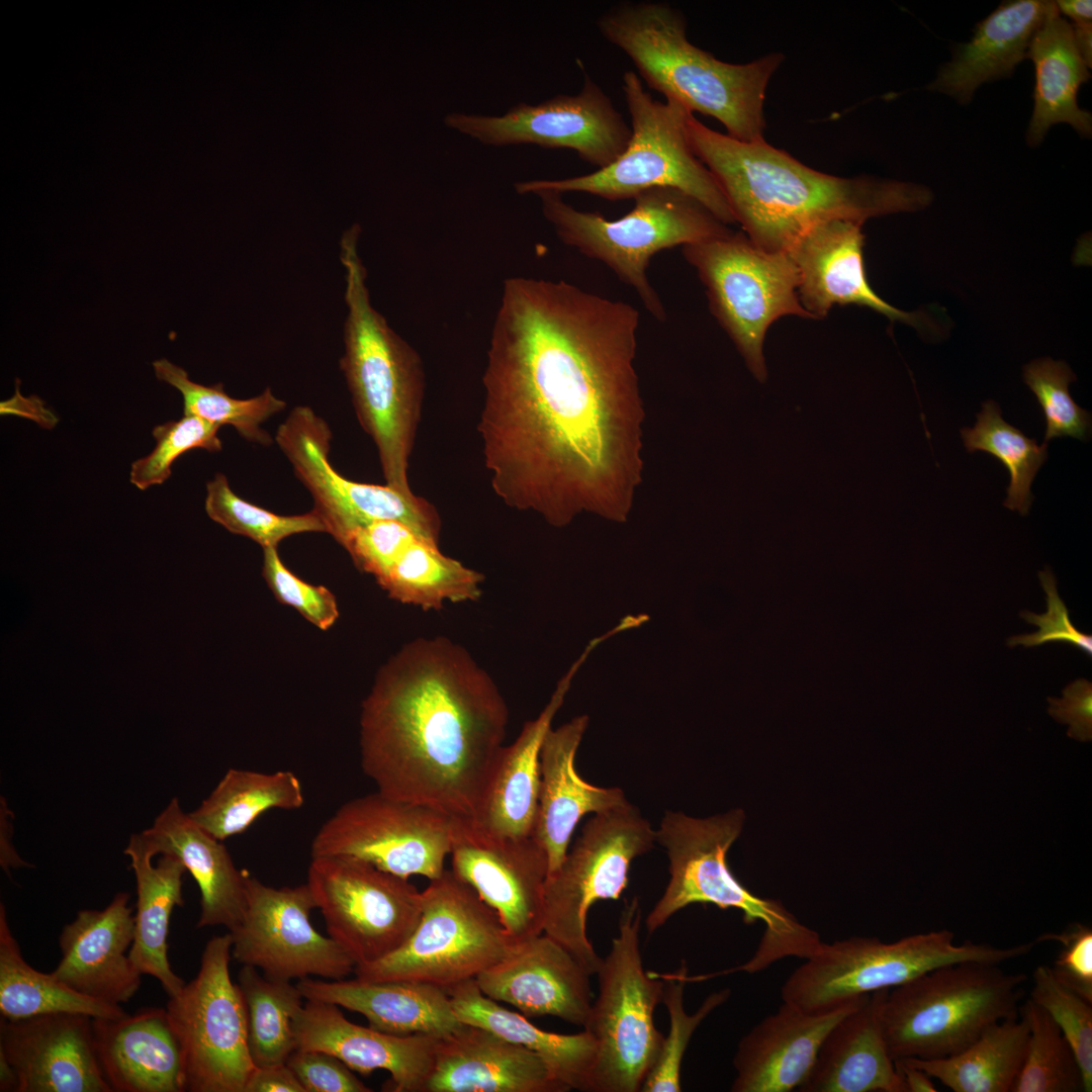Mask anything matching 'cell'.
Returning a JSON list of instances; mask_svg holds the SVG:
<instances>
[{
  "mask_svg": "<svg viewBox=\"0 0 1092 1092\" xmlns=\"http://www.w3.org/2000/svg\"><path fill=\"white\" fill-rule=\"evenodd\" d=\"M640 314L570 284L506 279L477 427L495 494L552 526L625 522L642 471Z\"/></svg>",
  "mask_w": 1092,
  "mask_h": 1092,
  "instance_id": "6da1fadb",
  "label": "cell"
},
{
  "mask_svg": "<svg viewBox=\"0 0 1092 1092\" xmlns=\"http://www.w3.org/2000/svg\"><path fill=\"white\" fill-rule=\"evenodd\" d=\"M508 706L491 676L446 637L405 644L360 714V762L389 797L470 820L504 746Z\"/></svg>",
  "mask_w": 1092,
  "mask_h": 1092,
  "instance_id": "7a4b0ae2",
  "label": "cell"
},
{
  "mask_svg": "<svg viewBox=\"0 0 1092 1092\" xmlns=\"http://www.w3.org/2000/svg\"><path fill=\"white\" fill-rule=\"evenodd\" d=\"M687 134L721 189L735 223L758 248L787 253L812 226L926 208L931 190L873 176L838 177L810 168L765 140L746 143L709 128L690 113Z\"/></svg>",
  "mask_w": 1092,
  "mask_h": 1092,
  "instance_id": "3957f363",
  "label": "cell"
},
{
  "mask_svg": "<svg viewBox=\"0 0 1092 1092\" xmlns=\"http://www.w3.org/2000/svg\"><path fill=\"white\" fill-rule=\"evenodd\" d=\"M597 27L665 100L717 119L738 141L764 140L765 91L784 62L782 53L746 64L723 62L689 40L685 15L663 1L614 4L599 16Z\"/></svg>",
  "mask_w": 1092,
  "mask_h": 1092,
  "instance_id": "277c9868",
  "label": "cell"
},
{
  "mask_svg": "<svg viewBox=\"0 0 1092 1092\" xmlns=\"http://www.w3.org/2000/svg\"><path fill=\"white\" fill-rule=\"evenodd\" d=\"M360 234V224L353 223L340 241L348 309L340 366L358 421L376 446L386 484L412 494L407 469L424 395L423 367L415 349L371 303L358 253Z\"/></svg>",
  "mask_w": 1092,
  "mask_h": 1092,
  "instance_id": "5b68a950",
  "label": "cell"
},
{
  "mask_svg": "<svg viewBox=\"0 0 1092 1092\" xmlns=\"http://www.w3.org/2000/svg\"><path fill=\"white\" fill-rule=\"evenodd\" d=\"M744 818L741 809L709 818L666 811L655 831L656 841L668 855L670 879L646 918L649 933L695 903L736 909L745 924L761 922L764 926L753 957L722 974L755 973L788 957L807 959L822 943L819 934L799 922L780 901L754 895L731 872L727 853L741 833Z\"/></svg>",
  "mask_w": 1092,
  "mask_h": 1092,
  "instance_id": "8992f818",
  "label": "cell"
},
{
  "mask_svg": "<svg viewBox=\"0 0 1092 1092\" xmlns=\"http://www.w3.org/2000/svg\"><path fill=\"white\" fill-rule=\"evenodd\" d=\"M1024 973L961 962L888 990L882 1025L894 1059L933 1060L971 1045L989 1026L1019 1016Z\"/></svg>",
  "mask_w": 1092,
  "mask_h": 1092,
  "instance_id": "52a82bcc",
  "label": "cell"
},
{
  "mask_svg": "<svg viewBox=\"0 0 1092 1092\" xmlns=\"http://www.w3.org/2000/svg\"><path fill=\"white\" fill-rule=\"evenodd\" d=\"M536 195L559 240L606 264L636 291L644 307L659 322L666 320V310L647 277L652 256L732 231L699 200L674 188H652L637 194L633 209L615 220L599 212L578 210L560 193L542 191Z\"/></svg>",
  "mask_w": 1092,
  "mask_h": 1092,
  "instance_id": "ba28073f",
  "label": "cell"
},
{
  "mask_svg": "<svg viewBox=\"0 0 1092 1092\" xmlns=\"http://www.w3.org/2000/svg\"><path fill=\"white\" fill-rule=\"evenodd\" d=\"M621 87L632 130L624 153L609 167L589 174L517 182L516 192H582L618 201L668 187L693 196L725 224L735 223L721 189L689 142L686 123L692 112L673 100L654 99L632 70L623 74Z\"/></svg>",
  "mask_w": 1092,
  "mask_h": 1092,
  "instance_id": "9c48e42d",
  "label": "cell"
},
{
  "mask_svg": "<svg viewBox=\"0 0 1092 1092\" xmlns=\"http://www.w3.org/2000/svg\"><path fill=\"white\" fill-rule=\"evenodd\" d=\"M1034 940L1008 947L966 940L937 930L894 942L853 936L822 943L782 987L783 1001L806 1012L835 1008L873 992L903 985L936 968L961 962L1002 964L1030 953Z\"/></svg>",
  "mask_w": 1092,
  "mask_h": 1092,
  "instance_id": "30bf717a",
  "label": "cell"
},
{
  "mask_svg": "<svg viewBox=\"0 0 1092 1092\" xmlns=\"http://www.w3.org/2000/svg\"><path fill=\"white\" fill-rule=\"evenodd\" d=\"M641 919L638 900L626 903L618 934L596 974L599 996L583 1026L597 1044L590 1092L641 1091L662 1045L653 1015L664 981L643 968Z\"/></svg>",
  "mask_w": 1092,
  "mask_h": 1092,
  "instance_id": "8fae6325",
  "label": "cell"
},
{
  "mask_svg": "<svg viewBox=\"0 0 1092 1092\" xmlns=\"http://www.w3.org/2000/svg\"><path fill=\"white\" fill-rule=\"evenodd\" d=\"M516 942L496 912L452 871L422 891V914L408 939L387 957L356 966L365 981L410 980L449 988L475 979Z\"/></svg>",
  "mask_w": 1092,
  "mask_h": 1092,
  "instance_id": "7c38bea8",
  "label": "cell"
},
{
  "mask_svg": "<svg viewBox=\"0 0 1092 1092\" xmlns=\"http://www.w3.org/2000/svg\"><path fill=\"white\" fill-rule=\"evenodd\" d=\"M684 258L706 288L709 306L759 382L767 377L763 344L780 317L812 320L798 296V272L784 252L755 246L744 233H730L682 246Z\"/></svg>",
  "mask_w": 1092,
  "mask_h": 1092,
  "instance_id": "4fadbf2b",
  "label": "cell"
},
{
  "mask_svg": "<svg viewBox=\"0 0 1092 1092\" xmlns=\"http://www.w3.org/2000/svg\"><path fill=\"white\" fill-rule=\"evenodd\" d=\"M656 841L648 820L629 802L595 814L572 849L545 882L543 932L563 945L593 976L602 959L586 935L590 907L618 900L632 861Z\"/></svg>",
  "mask_w": 1092,
  "mask_h": 1092,
  "instance_id": "5bb4252c",
  "label": "cell"
},
{
  "mask_svg": "<svg viewBox=\"0 0 1092 1092\" xmlns=\"http://www.w3.org/2000/svg\"><path fill=\"white\" fill-rule=\"evenodd\" d=\"M232 945L230 932L208 940L197 975L166 1006L181 1048L185 1091L244 1092L256 1068L244 1000L230 975Z\"/></svg>",
  "mask_w": 1092,
  "mask_h": 1092,
  "instance_id": "9a60e30c",
  "label": "cell"
},
{
  "mask_svg": "<svg viewBox=\"0 0 1092 1092\" xmlns=\"http://www.w3.org/2000/svg\"><path fill=\"white\" fill-rule=\"evenodd\" d=\"M306 884L329 936L356 966L395 951L421 918L422 892L408 879L355 857H311Z\"/></svg>",
  "mask_w": 1092,
  "mask_h": 1092,
  "instance_id": "2e32d148",
  "label": "cell"
},
{
  "mask_svg": "<svg viewBox=\"0 0 1092 1092\" xmlns=\"http://www.w3.org/2000/svg\"><path fill=\"white\" fill-rule=\"evenodd\" d=\"M452 836L449 816L376 791L341 805L315 833L310 855L355 857L404 879L432 881L446 871Z\"/></svg>",
  "mask_w": 1092,
  "mask_h": 1092,
  "instance_id": "e0dca14e",
  "label": "cell"
},
{
  "mask_svg": "<svg viewBox=\"0 0 1092 1092\" xmlns=\"http://www.w3.org/2000/svg\"><path fill=\"white\" fill-rule=\"evenodd\" d=\"M331 430L310 407H294L278 427L275 440L296 477L310 492L313 510L327 533L340 544L355 528L376 520L400 522L438 544L441 522L426 499L389 485L350 480L331 464Z\"/></svg>",
  "mask_w": 1092,
  "mask_h": 1092,
  "instance_id": "ac0fdd59",
  "label": "cell"
},
{
  "mask_svg": "<svg viewBox=\"0 0 1092 1092\" xmlns=\"http://www.w3.org/2000/svg\"><path fill=\"white\" fill-rule=\"evenodd\" d=\"M444 123L488 146L569 149L598 170L624 153L632 134L611 98L587 75L576 94H559L534 105L521 102L499 116L453 112Z\"/></svg>",
  "mask_w": 1092,
  "mask_h": 1092,
  "instance_id": "d6986e66",
  "label": "cell"
},
{
  "mask_svg": "<svg viewBox=\"0 0 1092 1092\" xmlns=\"http://www.w3.org/2000/svg\"><path fill=\"white\" fill-rule=\"evenodd\" d=\"M245 912L230 932L238 963L284 981L309 976L342 980L354 973L352 958L311 924L316 906L306 883L274 888L245 870Z\"/></svg>",
  "mask_w": 1092,
  "mask_h": 1092,
  "instance_id": "ffe728a7",
  "label": "cell"
},
{
  "mask_svg": "<svg viewBox=\"0 0 1092 1092\" xmlns=\"http://www.w3.org/2000/svg\"><path fill=\"white\" fill-rule=\"evenodd\" d=\"M450 854L453 874L496 912L515 942L543 933L549 863L532 835L488 836L453 819Z\"/></svg>",
  "mask_w": 1092,
  "mask_h": 1092,
  "instance_id": "44dd1931",
  "label": "cell"
},
{
  "mask_svg": "<svg viewBox=\"0 0 1092 1092\" xmlns=\"http://www.w3.org/2000/svg\"><path fill=\"white\" fill-rule=\"evenodd\" d=\"M0 1054L16 1073L17 1092L112 1091L97 1058L90 1016L1 1017Z\"/></svg>",
  "mask_w": 1092,
  "mask_h": 1092,
  "instance_id": "7402d4cb",
  "label": "cell"
},
{
  "mask_svg": "<svg viewBox=\"0 0 1092 1092\" xmlns=\"http://www.w3.org/2000/svg\"><path fill=\"white\" fill-rule=\"evenodd\" d=\"M592 975L544 932L516 942L498 963L475 978L486 997L526 1017L554 1016L584 1026L593 1004Z\"/></svg>",
  "mask_w": 1092,
  "mask_h": 1092,
  "instance_id": "603a6c76",
  "label": "cell"
},
{
  "mask_svg": "<svg viewBox=\"0 0 1092 1092\" xmlns=\"http://www.w3.org/2000/svg\"><path fill=\"white\" fill-rule=\"evenodd\" d=\"M861 223L832 219L818 223L787 252L798 272V296L812 320L824 318L834 305L869 307L891 322L926 327L921 312H907L882 299L866 276Z\"/></svg>",
  "mask_w": 1092,
  "mask_h": 1092,
  "instance_id": "cb8c5ba5",
  "label": "cell"
},
{
  "mask_svg": "<svg viewBox=\"0 0 1092 1092\" xmlns=\"http://www.w3.org/2000/svg\"><path fill=\"white\" fill-rule=\"evenodd\" d=\"M296 1049L328 1053L352 1071L368 1075L382 1069L394 1092H424L439 1037L393 1035L348 1020L338 1005L305 1000L293 1020Z\"/></svg>",
  "mask_w": 1092,
  "mask_h": 1092,
  "instance_id": "d4e9b609",
  "label": "cell"
},
{
  "mask_svg": "<svg viewBox=\"0 0 1092 1092\" xmlns=\"http://www.w3.org/2000/svg\"><path fill=\"white\" fill-rule=\"evenodd\" d=\"M129 894H115L102 910L84 909L59 937L61 960L53 976L76 992L120 1005L131 999L142 974L129 959L135 919Z\"/></svg>",
  "mask_w": 1092,
  "mask_h": 1092,
  "instance_id": "484cf974",
  "label": "cell"
},
{
  "mask_svg": "<svg viewBox=\"0 0 1092 1092\" xmlns=\"http://www.w3.org/2000/svg\"><path fill=\"white\" fill-rule=\"evenodd\" d=\"M612 633L589 641L579 657L558 681L549 702L534 720L527 721L516 740L503 746L496 756L481 802L470 820L477 831L493 837L523 838L532 835L540 788V751L552 721L563 705L571 681L588 657Z\"/></svg>",
  "mask_w": 1092,
  "mask_h": 1092,
  "instance_id": "4316f807",
  "label": "cell"
},
{
  "mask_svg": "<svg viewBox=\"0 0 1092 1092\" xmlns=\"http://www.w3.org/2000/svg\"><path fill=\"white\" fill-rule=\"evenodd\" d=\"M870 995V994H869ZM869 995L835 1008L806 1012L784 1002L738 1043L733 1060V1092H789L806 1081L822 1042L845 1015Z\"/></svg>",
  "mask_w": 1092,
  "mask_h": 1092,
  "instance_id": "83f0119b",
  "label": "cell"
},
{
  "mask_svg": "<svg viewBox=\"0 0 1092 1092\" xmlns=\"http://www.w3.org/2000/svg\"><path fill=\"white\" fill-rule=\"evenodd\" d=\"M530 1049L487 1028L464 1024L439 1037L424 1092H566Z\"/></svg>",
  "mask_w": 1092,
  "mask_h": 1092,
  "instance_id": "f1b7e54d",
  "label": "cell"
},
{
  "mask_svg": "<svg viewBox=\"0 0 1092 1092\" xmlns=\"http://www.w3.org/2000/svg\"><path fill=\"white\" fill-rule=\"evenodd\" d=\"M579 715L546 733L540 751V788L532 836L548 856V875L563 861L573 831L588 813H602L627 803L620 788L586 783L575 769V755L588 726Z\"/></svg>",
  "mask_w": 1092,
  "mask_h": 1092,
  "instance_id": "f546056e",
  "label": "cell"
},
{
  "mask_svg": "<svg viewBox=\"0 0 1092 1092\" xmlns=\"http://www.w3.org/2000/svg\"><path fill=\"white\" fill-rule=\"evenodd\" d=\"M97 1058L112 1091L183 1092L181 1048L166 1008L92 1018Z\"/></svg>",
  "mask_w": 1092,
  "mask_h": 1092,
  "instance_id": "4dcf8cb0",
  "label": "cell"
},
{
  "mask_svg": "<svg viewBox=\"0 0 1092 1092\" xmlns=\"http://www.w3.org/2000/svg\"><path fill=\"white\" fill-rule=\"evenodd\" d=\"M305 1000L333 1003L362 1014L369 1026L393 1035L443 1037L462 1023L450 996L440 986L410 980H298Z\"/></svg>",
  "mask_w": 1092,
  "mask_h": 1092,
  "instance_id": "1f68e13d",
  "label": "cell"
},
{
  "mask_svg": "<svg viewBox=\"0 0 1092 1092\" xmlns=\"http://www.w3.org/2000/svg\"><path fill=\"white\" fill-rule=\"evenodd\" d=\"M151 851L179 858L194 878L200 892L197 927L224 926L233 931L246 908L245 870H239L220 840L185 813L173 798L141 832Z\"/></svg>",
  "mask_w": 1092,
  "mask_h": 1092,
  "instance_id": "d6a6232c",
  "label": "cell"
},
{
  "mask_svg": "<svg viewBox=\"0 0 1092 1092\" xmlns=\"http://www.w3.org/2000/svg\"><path fill=\"white\" fill-rule=\"evenodd\" d=\"M1050 3L1046 0L1002 2L976 24L968 42L954 46L950 60L941 65L927 89L968 104L982 84L1010 78L1027 59L1029 44Z\"/></svg>",
  "mask_w": 1092,
  "mask_h": 1092,
  "instance_id": "836d02e7",
  "label": "cell"
},
{
  "mask_svg": "<svg viewBox=\"0 0 1092 1092\" xmlns=\"http://www.w3.org/2000/svg\"><path fill=\"white\" fill-rule=\"evenodd\" d=\"M889 989L871 993L829 1031L802 1092H906L883 1031Z\"/></svg>",
  "mask_w": 1092,
  "mask_h": 1092,
  "instance_id": "e575fe53",
  "label": "cell"
},
{
  "mask_svg": "<svg viewBox=\"0 0 1092 1092\" xmlns=\"http://www.w3.org/2000/svg\"><path fill=\"white\" fill-rule=\"evenodd\" d=\"M1027 59L1035 72L1027 144L1040 145L1050 128L1061 122L1070 124L1079 135L1091 138V112L1081 108L1077 98L1091 74L1075 46L1071 22L1062 17L1055 1L1031 39Z\"/></svg>",
  "mask_w": 1092,
  "mask_h": 1092,
  "instance_id": "d590c367",
  "label": "cell"
},
{
  "mask_svg": "<svg viewBox=\"0 0 1092 1092\" xmlns=\"http://www.w3.org/2000/svg\"><path fill=\"white\" fill-rule=\"evenodd\" d=\"M124 853L130 858L138 894L129 959L142 975L156 978L173 996L185 982L173 972L168 960L169 922L174 908L184 904L182 886L187 870L170 854H162L154 866L155 855L141 833L130 836Z\"/></svg>",
  "mask_w": 1092,
  "mask_h": 1092,
  "instance_id": "8d00e7d4",
  "label": "cell"
},
{
  "mask_svg": "<svg viewBox=\"0 0 1092 1092\" xmlns=\"http://www.w3.org/2000/svg\"><path fill=\"white\" fill-rule=\"evenodd\" d=\"M458 1019L480 1026L538 1054L555 1076L570 1090H592L597 1060V1044L593 1035L583 1031L561 1034L546 1031L531 1023L526 1016L513 1012L480 991L475 979L446 989Z\"/></svg>",
  "mask_w": 1092,
  "mask_h": 1092,
  "instance_id": "74e56055",
  "label": "cell"
},
{
  "mask_svg": "<svg viewBox=\"0 0 1092 1092\" xmlns=\"http://www.w3.org/2000/svg\"><path fill=\"white\" fill-rule=\"evenodd\" d=\"M1028 1024L1022 1017L989 1026L971 1045L946 1058L901 1059L954 1092H1010L1021 1069Z\"/></svg>",
  "mask_w": 1092,
  "mask_h": 1092,
  "instance_id": "f35d334b",
  "label": "cell"
},
{
  "mask_svg": "<svg viewBox=\"0 0 1092 1092\" xmlns=\"http://www.w3.org/2000/svg\"><path fill=\"white\" fill-rule=\"evenodd\" d=\"M303 804L301 783L290 770L230 768L209 796L188 814L202 829L223 841L247 830L271 809L295 810Z\"/></svg>",
  "mask_w": 1092,
  "mask_h": 1092,
  "instance_id": "ab89813d",
  "label": "cell"
},
{
  "mask_svg": "<svg viewBox=\"0 0 1092 1092\" xmlns=\"http://www.w3.org/2000/svg\"><path fill=\"white\" fill-rule=\"evenodd\" d=\"M51 1013H76L92 1018H119L127 1013L120 1007L80 994L53 974L28 965L8 925L6 909L0 905V1014L18 1020Z\"/></svg>",
  "mask_w": 1092,
  "mask_h": 1092,
  "instance_id": "60d3db41",
  "label": "cell"
},
{
  "mask_svg": "<svg viewBox=\"0 0 1092 1092\" xmlns=\"http://www.w3.org/2000/svg\"><path fill=\"white\" fill-rule=\"evenodd\" d=\"M483 579L482 573L418 536L376 581L392 600L430 611L446 603L477 601Z\"/></svg>",
  "mask_w": 1092,
  "mask_h": 1092,
  "instance_id": "b9f144b4",
  "label": "cell"
},
{
  "mask_svg": "<svg viewBox=\"0 0 1092 1092\" xmlns=\"http://www.w3.org/2000/svg\"><path fill=\"white\" fill-rule=\"evenodd\" d=\"M247 1016L248 1045L257 1068L286 1064L296 1050L293 1020L303 995L290 981L272 979L252 966L238 974Z\"/></svg>",
  "mask_w": 1092,
  "mask_h": 1092,
  "instance_id": "7bdbcfd3",
  "label": "cell"
},
{
  "mask_svg": "<svg viewBox=\"0 0 1092 1092\" xmlns=\"http://www.w3.org/2000/svg\"><path fill=\"white\" fill-rule=\"evenodd\" d=\"M153 368L159 380L181 393L184 416L197 417L219 427L231 425L241 437L256 444L268 446L273 442L262 424L282 412L286 403L270 387L256 396L239 399L229 395L222 383L207 386L194 382L185 369L167 359L154 361Z\"/></svg>",
  "mask_w": 1092,
  "mask_h": 1092,
  "instance_id": "ee69618b",
  "label": "cell"
},
{
  "mask_svg": "<svg viewBox=\"0 0 1092 1092\" xmlns=\"http://www.w3.org/2000/svg\"><path fill=\"white\" fill-rule=\"evenodd\" d=\"M961 435L968 452L989 453L1005 465L1010 482L1003 505L1026 516L1033 499L1031 483L1049 457L1048 444L1038 445L1035 439L1006 423L993 400L982 404L975 427L962 429Z\"/></svg>",
  "mask_w": 1092,
  "mask_h": 1092,
  "instance_id": "f6af8a7d",
  "label": "cell"
},
{
  "mask_svg": "<svg viewBox=\"0 0 1092 1092\" xmlns=\"http://www.w3.org/2000/svg\"><path fill=\"white\" fill-rule=\"evenodd\" d=\"M1028 1024L1021 1069L1010 1092H1084L1075 1054L1054 1019L1029 998L1019 1007Z\"/></svg>",
  "mask_w": 1092,
  "mask_h": 1092,
  "instance_id": "bcb514c9",
  "label": "cell"
},
{
  "mask_svg": "<svg viewBox=\"0 0 1092 1092\" xmlns=\"http://www.w3.org/2000/svg\"><path fill=\"white\" fill-rule=\"evenodd\" d=\"M205 512L230 532L252 539L261 547H276L292 535L322 532L326 526L312 509L302 515L282 516L238 496L224 474L216 473L206 484Z\"/></svg>",
  "mask_w": 1092,
  "mask_h": 1092,
  "instance_id": "7dc6e473",
  "label": "cell"
},
{
  "mask_svg": "<svg viewBox=\"0 0 1092 1092\" xmlns=\"http://www.w3.org/2000/svg\"><path fill=\"white\" fill-rule=\"evenodd\" d=\"M648 973L651 977L664 981L661 1001L668 1011L669 1030L663 1037L659 1055L641 1091L678 1092L681 1091V1063L692 1035L704 1019L728 999L730 990L723 989L710 994L695 1013L689 1014L684 1006V989L687 983L667 974Z\"/></svg>",
  "mask_w": 1092,
  "mask_h": 1092,
  "instance_id": "c3c4849f",
  "label": "cell"
},
{
  "mask_svg": "<svg viewBox=\"0 0 1092 1092\" xmlns=\"http://www.w3.org/2000/svg\"><path fill=\"white\" fill-rule=\"evenodd\" d=\"M1076 379L1063 361L1034 360L1023 367V380L1035 394L1046 423L1044 442L1061 437L1086 440L1091 431V414L1080 407L1069 392Z\"/></svg>",
  "mask_w": 1092,
  "mask_h": 1092,
  "instance_id": "681fc988",
  "label": "cell"
},
{
  "mask_svg": "<svg viewBox=\"0 0 1092 1092\" xmlns=\"http://www.w3.org/2000/svg\"><path fill=\"white\" fill-rule=\"evenodd\" d=\"M1030 1000L1058 1024L1078 1061L1084 1092L1092 1090V1004L1061 984L1050 966L1039 965L1032 973Z\"/></svg>",
  "mask_w": 1092,
  "mask_h": 1092,
  "instance_id": "f907efd6",
  "label": "cell"
},
{
  "mask_svg": "<svg viewBox=\"0 0 1092 1092\" xmlns=\"http://www.w3.org/2000/svg\"><path fill=\"white\" fill-rule=\"evenodd\" d=\"M219 428L193 416L156 426L153 430L156 446L150 454L131 463L130 482L142 490L162 484L170 477L172 464L182 454L197 448L219 452L222 448L217 437Z\"/></svg>",
  "mask_w": 1092,
  "mask_h": 1092,
  "instance_id": "816d5d0a",
  "label": "cell"
},
{
  "mask_svg": "<svg viewBox=\"0 0 1092 1092\" xmlns=\"http://www.w3.org/2000/svg\"><path fill=\"white\" fill-rule=\"evenodd\" d=\"M262 573L280 603L297 610L318 629L326 631L337 621L339 609L335 596L327 587L310 584L291 572L276 547L263 549Z\"/></svg>",
  "mask_w": 1092,
  "mask_h": 1092,
  "instance_id": "f5cc1de1",
  "label": "cell"
},
{
  "mask_svg": "<svg viewBox=\"0 0 1092 1092\" xmlns=\"http://www.w3.org/2000/svg\"><path fill=\"white\" fill-rule=\"evenodd\" d=\"M418 536L400 522L376 520L355 528L340 544L359 569L378 579Z\"/></svg>",
  "mask_w": 1092,
  "mask_h": 1092,
  "instance_id": "db71d44e",
  "label": "cell"
},
{
  "mask_svg": "<svg viewBox=\"0 0 1092 1092\" xmlns=\"http://www.w3.org/2000/svg\"><path fill=\"white\" fill-rule=\"evenodd\" d=\"M1035 943L1056 941L1061 950L1051 968L1056 979L1092 1004V929L1080 922L1061 932L1041 933Z\"/></svg>",
  "mask_w": 1092,
  "mask_h": 1092,
  "instance_id": "11a10c76",
  "label": "cell"
},
{
  "mask_svg": "<svg viewBox=\"0 0 1092 1092\" xmlns=\"http://www.w3.org/2000/svg\"><path fill=\"white\" fill-rule=\"evenodd\" d=\"M1038 578L1046 594V613L1036 615L1025 611L1020 614L1027 623L1036 625L1038 631L1033 634L1010 637L1007 645L1009 647L1016 645L1034 647L1046 642H1067L1091 656L1092 637L1080 632L1072 624L1069 611L1057 592L1056 578L1051 568L1045 567L1043 571L1038 572Z\"/></svg>",
  "mask_w": 1092,
  "mask_h": 1092,
  "instance_id": "9f6ffc18",
  "label": "cell"
},
{
  "mask_svg": "<svg viewBox=\"0 0 1092 1092\" xmlns=\"http://www.w3.org/2000/svg\"><path fill=\"white\" fill-rule=\"evenodd\" d=\"M286 1065L305 1092H370L338 1058L314 1050L296 1049Z\"/></svg>",
  "mask_w": 1092,
  "mask_h": 1092,
  "instance_id": "6f0895ef",
  "label": "cell"
},
{
  "mask_svg": "<svg viewBox=\"0 0 1092 1092\" xmlns=\"http://www.w3.org/2000/svg\"><path fill=\"white\" fill-rule=\"evenodd\" d=\"M1050 715L1069 725L1068 735L1079 741L1092 738V684L1079 678L1063 690V698H1048Z\"/></svg>",
  "mask_w": 1092,
  "mask_h": 1092,
  "instance_id": "680465c9",
  "label": "cell"
},
{
  "mask_svg": "<svg viewBox=\"0 0 1092 1092\" xmlns=\"http://www.w3.org/2000/svg\"><path fill=\"white\" fill-rule=\"evenodd\" d=\"M244 1092H305L286 1065L255 1068Z\"/></svg>",
  "mask_w": 1092,
  "mask_h": 1092,
  "instance_id": "91938a15",
  "label": "cell"
},
{
  "mask_svg": "<svg viewBox=\"0 0 1092 1092\" xmlns=\"http://www.w3.org/2000/svg\"><path fill=\"white\" fill-rule=\"evenodd\" d=\"M10 810L7 807L6 801L1 797V847H0V862L5 872H9L10 869H18L22 867H29L30 864L21 859L12 845V825L8 819Z\"/></svg>",
  "mask_w": 1092,
  "mask_h": 1092,
  "instance_id": "94428289",
  "label": "cell"
},
{
  "mask_svg": "<svg viewBox=\"0 0 1092 1092\" xmlns=\"http://www.w3.org/2000/svg\"><path fill=\"white\" fill-rule=\"evenodd\" d=\"M895 1065L899 1072L906 1092H933L937 1091L932 1078L928 1076L922 1070L906 1063L903 1060H896Z\"/></svg>",
  "mask_w": 1092,
  "mask_h": 1092,
  "instance_id": "6125c7cd",
  "label": "cell"
},
{
  "mask_svg": "<svg viewBox=\"0 0 1092 1092\" xmlns=\"http://www.w3.org/2000/svg\"><path fill=\"white\" fill-rule=\"evenodd\" d=\"M1060 14H1065L1073 23L1092 22V2L1090 0L1055 1Z\"/></svg>",
  "mask_w": 1092,
  "mask_h": 1092,
  "instance_id": "be15d7a7",
  "label": "cell"
},
{
  "mask_svg": "<svg viewBox=\"0 0 1092 1092\" xmlns=\"http://www.w3.org/2000/svg\"><path fill=\"white\" fill-rule=\"evenodd\" d=\"M1077 51L1088 69L1092 68V22L1071 23Z\"/></svg>",
  "mask_w": 1092,
  "mask_h": 1092,
  "instance_id": "e7e4bbea",
  "label": "cell"
},
{
  "mask_svg": "<svg viewBox=\"0 0 1092 1092\" xmlns=\"http://www.w3.org/2000/svg\"><path fill=\"white\" fill-rule=\"evenodd\" d=\"M17 1076L6 1058L0 1054V1091L17 1092Z\"/></svg>",
  "mask_w": 1092,
  "mask_h": 1092,
  "instance_id": "03108f58",
  "label": "cell"
}]
</instances>
